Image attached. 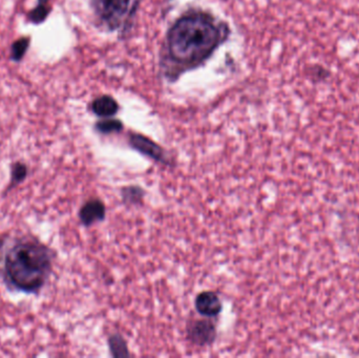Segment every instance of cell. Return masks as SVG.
<instances>
[{
	"label": "cell",
	"instance_id": "obj_1",
	"mask_svg": "<svg viewBox=\"0 0 359 358\" xmlns=\"http://www.w3.org/2000/svg\"><path fill=\"white\" fill-rule=\"evenodd\" d=\"M226 36V27L212 16L191 12L178 19L170 29L168 55L180 67H196L212 55Z\"/></svg>",
	"mask_w": 359,
	"mask_h": 358
},
{
	"label": "cell",
	"instance_id": "obj_2",
	"mask_svg": "<svg viewBox=\"0 0 359 358\" xmlns=\"http://www.w3.org/2000/svg\"><path fill=\"white\" fill-rule=\"evenodd\" d=\"M52 269L50 250L33 240H19L4 254V273L6 281L25 292L39 290Z\"/></svg>",
	"mask_w": 359,
	"mask_h": 358
},
{
	"label": "cell",
	"instance_id": "obj_3",
	"mask_svg": "<svg viewBox=\"0 0 359 358\" xmlns=\"http://www.w3.org/2000/svg\"><path fill=\"white\" fill-rule=\"evenodd\" d=\"M136 0H90L95 14L109 29H117L130 18Z\"/></svg>",
	"mask_w": 359,
	"mask_h": 358
},
{
	"label": "cell",
	"instance_id": "obj_4",
	"mask_svg": "<svg viewBox=\"0 0 359 358\" xmlns=\"http://www.w3.org/2000/svg\"><path fill=\"white\" fill-rule=\"evenodd\" d=\"M187 336L190 342L198 346H208L217 338V329L212 322L198 319L187 326Z\"/></svg>",
	"mask_w": 359,
	"mask_h": 358
},
{
	"label": "cell",
	"instance_id": "obj_5",
	"mask_svg": "<svg viewBox=\"0 0 359 358\" xmlns=\"http://www.w3.org/2000/svg\"><path fill=\"white\" fill-rule=\"evenodd\" d=\"M130 143L136 151H140L143 155L147 156L151 159L158 162L166 161L165 153L162 147L151 139L142 136V135L133 134L130 138Z\"/></svg>",
	"mask_w": 359,
	"mask_h": 358
},
{
	"label": "cell",
	"instance_id": "obj_6",
	"mask_svg": "<svg viewBox=\"0 0 359 358\" xmlns=\"http://www.w3.org/2000/svg\"><path fill=\"white\" fill-rule=\"evenodd\" d=\"M196 309L203 317H217L222 311L221 300L215 292H202L196 296Z\"/></svg>",
	"mask_w": 359,
	"mask_h": 358
},
{
	"label": "cell",
	"instance_id": "obj_7",
	"mask_svg": "<svg viewBox=\"0 0 359 358\" xmlns=\"http://www.w3.org/2000/svg\"><path fill=\"white\" fill-rule=\"evenodd\" d=\"M80 220L86 226L101 222L105 218V206L100 200H90L80 210Z\"/></svg>",
	"mask_w": 359,
	"mask_h": 358
},
{
	"label": "cell",
	"instance_id": "obj_8",
	"mask_svg": "<svg viewBox=\"0 0 359 358\" xmlns=\"http://www.w3.org/2000/svg\"><path fill=\"white\" fill-rule=\"evenodd\" d=\"M118 109H119V105L117 101L107 95L99 97L92 103L93 113L101 118L113 117L118 113Z\"/></svg>",
	"mask_w": 359,
	"mask_h": 358
},
{
	"label": "cell",
	"instance_id": "obj_9",
	"mask_svg": "<svg viewBox=\"0 0 359 358\" xmlns=\"http://www.w3.org/2000/svg\"><path fill=\"white\" fill-rule=\"evenodd\" d=\"M38 4L33 10L29 11L27 14V20L34 25H38L43 23L50 13V6L48 2L52 0H37Z\"/></svg>",
	"mask_w": 359,
	"mask_h": 358
},
{
	"label": "cell",
	"instance_id": "obj_10",
	"mask_svg": "<svg viewBox=\"0 0 359 358\" xmlns=\"http://www.w3.org/2000/svg\"><path fill=\"white\" fill-rule=\"evenodd\" d=\"M29 43H31L29 37H21L16 40L11 48V59L14 62H20L29 50Z\"/></svg>",
	"mask_w": 359,
	"mask_h": 358
},
{
	"label": "cell",
	"instance_id": "obj_11",
	"mask_svg": "<svg viewBox=\"0 0 359 358\" xmlns=\"http://www.w3.org/2000/svg\"><path fill=\"white\" fill-rule=\"evenodd\" d=\"M109 349L111 354L115 357H126L130 355L128 353V345L121 336L115 334L111 336L109 340Z\"/></svg>",
	"mask_w": 359,
	"mask_h": 358
},
{
	"label": "cell",
	"instance_id": "obj_12",
	"mask_svg": "<svg viewBox=\"0 0 359 358\" xmlns=\"http://www.w3.org/2000/svg\"><path fill=\"white\" fill-rule=\"evenodd\" d=\"M96 128L101 134H111V132H118L123 128V124L119 120L107 119L101 120L96 124Z\"/></svg>",
	"mask_w": 359,
	"mask_h": 358
},
{
	"label": "cell",
	"instance_id": "obj_13",
	"mask_svg": "<svg viewBox=\"0 0 359 358\" xmlns=\"http://www.w3.org/2000/svg\"><path fill=\"white\" fill-rule=\"evenodd\" d=\"M123 201L128 204H137L142 201L144 197V191L140 187L130 186L122 191Z\"/></svg>",
	"mask_w": 359,
	"mask_h": 358
},
{
	"label": "cell",
	"instance_id": "obj_14",
	"mask_svg": "<svg viewBox=\"0 0 359 358\" xmlns=\"http://www.w3.org/2000/svg\"><path fill=\"white\" fill-rule=\"evenodd\" d=\"M25 176V166L17 165L16 168H15L14 172H13V177L14 179L16 178V181L22 180Z\"/></svg>",
	"mask_w": 359,
	"mask_h": 358
}]
</instances>
